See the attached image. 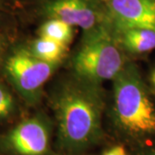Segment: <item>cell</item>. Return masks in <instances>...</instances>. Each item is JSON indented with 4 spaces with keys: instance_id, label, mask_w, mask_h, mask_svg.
<instances>
[{
    "instance_id": "cell-1",
    "label": "cell",
    "mask_w": 155,
    "mask_h": 155,
    "mask_svg": "<svg viewBox=\"0 0 155 155\" xmlns=\"http://www.w3.org/2000/svg\"><path fill=\"white\" fill-rule=\"evenodd\" d=\"M100 85L74 76L60 84L53 95L58 142L68 153L85 150L102 135L104 98Z\"/></svg>"
},
{
    "instance_id": "cell-2",
    "label": "cell",
    "mask_w": 155,
    "mask_h": 155,
    "mask_svg": "<svg viewBox=\"0 0 155 155\" xmlns=\"http://www.w3.org/2000/svg\"><path fill=\"white\" fill-rule=\"evenodd\" d=\"M114 116L123 133L142 138L155 133V108L139 72L125 64L113 79Z\"/></svg>"
},
{
    "instance_id": "cell-3",
    "label": "cell",
    "mask_w": 155,
    "mask_h": 155,
    "mask_svg": "<svg viewBox=\"0 0 155 155\" xmlns=\"http://www.w3.org/2000/svg\"><path fill=\"white\" fill-rule=\"evenodd\" d=\"M125 64L122 47L107 22L84 32L82 44L72 59L74 76L96 84L113 80Z\"/></svg>"
},
{
    "instance_id": "cell-4",
    "label": "cell",
    "mask_w": 155,
    "mask_h": 155,
    "mask_svg": "<svg viewBox=\"0 0 155 155\" xmlns=\"http://www.w3.org/2000/svg\"><path fill=\"white\" fill-rule=\"evenodd\" d=\"M59 64L40 60L28 49L22 48L9 56L5 62V72L24 97L35 100Z\"/></svg>"
},
{
    "instance_id": "cell-5",
    "label": "cell",
    "mask_w": 155,
    "mask_h": 155,
    "mask_svg": "<svg viewBox=\"0 0 155 155\" xmlns=\"http://www.w3.org/2000/svg\"><path fill=\"white\" fill-rule=\"evenodd\" d=\"M106 5L113 28H140L155 31L154 1L107 0Z\"/></svg>"
},
{
    "instance_id": "cell-6",
    "label": "cell",
    "mask_w": 155,
    "mask_h": 155,
    "mask_svg": "<svg viewBox=\"0 0 155 155\" xmlns=\"http://www.w3.org/2000/svg\"><path fill=\"white\" fill-rule=\"evenodd\" d=\"M8 144L19 155H45L49 150L50 128L41 117L29 118L12 129Z\"/></svg>"
},
{
    "instance_id": "cell-7",
    "label": "cell",
    "mask_w": 155,
    "mask_h": 155,
    "mask_svg": "<svg viewBox=\"0 0 155 155\" xmlns=\"http://www.w3.org/2000/svg\"><path fill=\"white\" fill-rule=\"evenodd\" d=\"M44 10L49 18L78 26L84 32L104 23L99 12L89 0H47Z\"/></svg>"
},
{
    "instance_id": "cell-8",
    "label": "cell",
    "mask_w": 155,
    "mask_h": 155,
    "mask_svg": "<svg viewBox=\"0 0 155 155\" xmlns=\"http://www.w3.org/2000/svg\"><path fill=\"white\" fill-rule=\"evenodd\" d=\"M122 48L140 54L155 48V31L147 28H113Z\"/></svg>"
},
{
    "instance_id": "cell-9",
    "label": "cell",
    "mask_w": 155,
    "mask_h": 155,
    "mask_svg": "<svg viewBox=\"0 0 155 155\" xmlns=\"http://www.w3.org/2000/svg\"><path fill=\"white\" fill-rule=\"evenodd\" d=\"M28 50L40 60L60 63L67 54V46L50 39L39 37L31 43Z\"/></svg>"
},
{
    "instance_id": "cell-10",
    "label": "cell",
    "mask_w": 155,
    "mask_h": 155,
    "mask_svg": "<svg viewBox=\"0 0 155 155\" xmlns=\"http://www.w3.org/2000/svg\"><path fill=\"white\" fill-rule=\"evenodd\" d=\"M40 37L50 39L67 46L73 38V28L59 19L49 18L39 29Z\"/></svg>"
},
{
    "instance_id": "cell-11",
    "label": "cell",
    "mask_w": 155,
    "mask_h": 155,
    "mask_svg": "<svg viewBox=\"0 0 155 155\" xmlns=\"http://www.w3.org/2000/svg\"><path fill=\"white\" fill-rule=\"evenodd\" d=\"M14 110V99L8 90L0 84V118L8 116Z\"/></svg>"
},
{
    "instance_id": "cell-12",
    "label": "cell",
    "mask_w": 155,
    "mask_h": 155,
    "mask_svg": "<svg viewBox=\"0 0 155 155\" xmlns=\"http://www.w3.org/2000/svg\"><path fill=\"white\" fill-rule=\"evenodd\" d=\"M104 155H127L126 150L122 146H116L106 151Z\"/></svg>"
},
{
    "instance_id": "cell-13",
    "label": "cell",
    "mask_w": 155,
    "mask_h": 155,
    "mask_svg": "<svg viewBox=\"0 0 155 155\" xmlns=\"http://www.w3.org/2000/svg\"><path fill=\"white\" fill-rule=\"evenodd\" d=\"M5 45H6V42H5V36H4V35H0V53L3 51L4 48H5Z\"/></svg>"
},
{
    "instance_id": "cell-14",
    "label": "cell",
    "mask_w": 155,
    "mask_h": 155,
    "mask_svg": "<svg viewBox=\"0 0 155 155\" xmlns=\"http://www.w3.org/2000/svg\"><path fill=\"white\" fill-rule=\"evenodd\" d=\"M5 2L6 0H0V7L5 5Z\"/></svg>"
},
{
    "instance_id": "cell-15",
    "label": "cell",
    "mask_w": 155,
    "mask_h": 155,
    "mask_svg": "<svg viewBox=\"0 0 155 155\" xmlns=\"http://www.w3.org/2000/svg\"><path fill=\"white\" fill-rule=\"evenodd\" d=\"M153 84H155V72L154 73H153Z\"/></svg>"
},
{
    "instance_id": "cell-16",
    "label": "cell",
    "mask_w": 155,
    "mask_h": 155,
    "mask_svg": "<svg viewBox=\"0 0 155 155\" xmlns=\"http://www.w3.org/2000/svg\"><path fill=\"white\" fill-rule=\"evenodd\" d=\"M148 155H155V151H153V152H152L151 153H149Z\"/></svg>"
},
{
    "instance_id": "cell-17",
    "label": "cell",
    "mask_w": 155,
    "mask_h": 155,
    "mask_svg": "<svg viewBox=\"0 0 155 155\" xmlns=\"http://www.w3.org/2000/svg\"><path fill=\"white\" fill-rule=\"evenodd\" d=\"M152 1H154V2H155V0H152Z\"/></svg>"
}]
</instances>
